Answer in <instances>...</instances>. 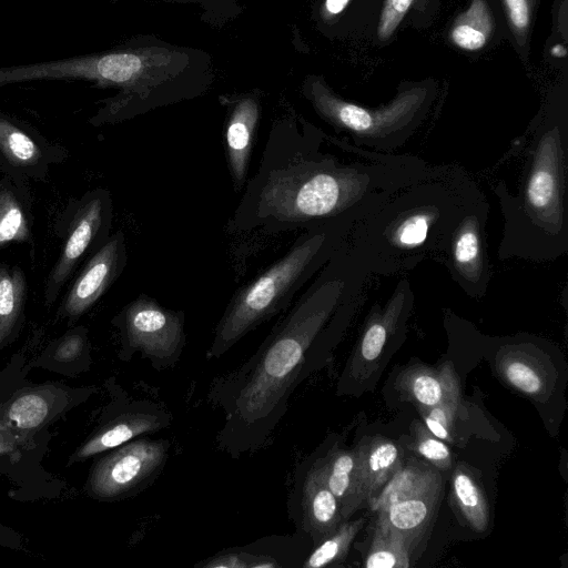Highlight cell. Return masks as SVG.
<instances>
[{
    "label": "cell",
    "mask_w": 568,
    "mask_h": 568,
    "mask_svg": "<svg viewBox=\"0 0 568 568\" xmlns=\"http://www.w3.org/2000/svg\"><path fill=\"white\" fill-rule=\"evenodd\" d=\"M324 136L317 130L270 134L229 230L273 235L338 219L359 221L434 168L416 155L353 144L355 158L341 159L321 150Z\"/></svg>",
    "instance_id": "1"
},
{
    "label": "cell",
    "mask_w": 568,
    "mask_h": 568,
    "mask_svg": "<svg viewBox=\"0 0 568 568\" xmlns=\"http://www.w3.org/2000/svg\"><path fill=\"white\" fill-rule=\"evenodd\" d=\"M346 240L256 352L212 382L207 398L224 416L216 445L231 457L257 452L270 442L317 351L344 328L333 317L336 310L364 292L371 274Z\"/></svg>",
    "instance_id": "2"
},
{
    "label": "cell",
    "mask_w": 568,
    "mask_h": 568,
    "mask_svg": "<svg viewBox=\"0 0 568 568\" xmlns=\"http://www.w3.org/2000/svg\"><path fill=\"white\" fill-rule=\"evenodd\" d=\"M481 194L462 168L435 165L359 220L348 248L371 275L412 271L428 256L438 260L460 215Z\"/></svg>",
    "instance_id": "3"
},
{
    "label": "cell",
    "mask_w": 568,
    "mask_h": 568,
    "mask_svg": "<svg viewBox=\"0 0 568 568\" xmlns=\"http://www.w3.org/2000/svg\"><path fill=\"white\" fill-rule=\"evenodd\" d=\"M516 193L494 187L504 219L498 258L552 262L568 252V125L562 112H548L529 131Z\"/></svg>",
    "instance_id": "4"
},
{
    "label": "cell",
    "mask_w": 568,
    "mask_h": 568,
    "mask_svg": "<svg viewBox=\"0 0 568 568\" xmlns=\"http://www.w3.org/2000/svg\"><path fill=\"white\" fill-rule=\"evenodd\" d=\"M357 222L345 217L306 229L282 257L237 290L216 324L206 357H222L242 337L290 306Z\"/></svg>",
    "instance_id": "5"
},
{
    "label": "cell",
    "mask_w": 568,
    "mask_h": 568,
    "mask_svg": "<svg viewBox=\"0 0 568 568\" xmlns=\"http://www.w3.org/2000/svg\"><path fill=\"white\" fill-rule=\"evenodd\" d=\"M308 97L317 113L336 131L346 133L353 145L389 153L402 148L424 121L434 92L428 85L403 89L387 104L367 108L346 101L320 82Z\"/></svg>",
    "instance_id": "6"
},
{
    "label": "cell",
    "mask_w": 568,
    "mask_h": 568,
    "mask_svg": "<svg viewBox=\"0 0 568 568\" xmlns=\"http://www.w3.org/2000/svg\"><path fill=\"white\" fill-rule=\"evenodd\" d=\"M443 491L440 474L430 465L410 460L369 501L376 521L402 535L414 548L426 535Z\"/></svg>",
    "instance_id": "7"
},
{
    "label": "cell",
    "mask_w": 568,
    "mask_h": 568,
    "mask_svg": "<svg viewBox=\"0 0 568 568\" xmlns=\"http://www.w3.org/2000/svg\"><path fill=\"white\" fill-rule=\"evenodd\" d=\"M184 323L183 311L166 308L149 295H139L119 317L121 357L129 361L140 353L158 371L174 366L186 343Z\"/></svg>",
    "instance_id": "8"
},
{
    "label": "cell",
    "mask_w": 568,
    "mask_h": 568,
    "mask_svg": "<svg viewBox=\"0 0 568 568\" xmlns=\"http://www.w3.org/2000/svg\"><path fill=\"white\" fill-rule=\"evenodd\" d=\"M171 443L168 439L134 438L101 458L92 469L89 488L101 499L136 495L162 473Z\"/></svg>",
    "instance_id": "9"
},
{
    "label": "cell",
    "mask_w": 568,
    "mask_h": 568,
    "mask_svg": "<svg viewBox=\"0 0 568 568\" xmlns=\"http://www.w3.org/2000/svg\"><path fill=\"white\" fill-rule=\"evenodd\" d=\"M489 204L483 193L469 203L452 230L438 257L452 280L470 298H483L491 278L486 242Z\"/></svg>",
    "instance_id": "10"
},
{
    "label": "cell",
    "mask_w": 568,
    "mask_h": 568,
    "mask_svg": "<svg viewBox=\"0 0 568 568\" xmlns=\"http://www.w3.org/2000/svg\"><path fill=\"white\" fill-rule=\"evenodd\" d=\"M171 413L150 399L122 398V405L78 449L75 457L84 459L111 450L142 435L170 426Z\"/></svg>",
    "instance_id": "11"
},
{
    "label": "cell",
    "mask_w": 568,
    "mask_h": 568,
    "mask_svg": "<svg viewBox=\"0 0 568 568\" xmlns=\"http://www.w3.org/2000/svg\"><path fill=\"white\" fill-rule=\"evenodd\" d=\"M142 60L133 53L64 60L44 64L0 70V83L42 77H80L104 82L126 84L142 72Z\"/></svg>",
    "instance_id": "12"
},
{
    "label": "cell",
    "mask_w": 568,
    "mask_h": 568,
    "mask_svg": "<svg viewBox=\"0 0 568 568\" xmlns=\"http://www.w3.org/2000/svg\"><path fill=\"white\" fill-rule=\"evenodd\" d=\"M287 505L298 530L305 532L314 545L334 532L344 520L338 499L313 462L296 478Z\"/></svg>",
    "instance_id": "13"
},
{
    "label": "cell",
    "mask_w": 568,
    "mask_h": 568,
    "mask_svg": "<svg viewBox=\"0 0 568 568\" xmlns=\"http://www.w3.org/2000/svg\"><path fill=\"white\" fill-rule=\"evenodd\" d=\"M414 292L408 278H400L384 305L374 303L368 313L354 359L375 362L386 344L404 329L414 305Z\"/></svg>",
    "instance_id": "14"
},
{
    "label": "cell",
    "mask_w": 568,
    "mask_h": 568,
    "mask_svg": "<svg viewBox=\"0 0 568 568\" xmlns=\"http://www.w3.org/2000/svg\"><path fill=\"white\" fill-rule=\"evenodd\" d=\"M260 118L258 103L247 97L235 102L225 121L224 153L233 189L240 193L246 182Z\"/></svg>",
    "instance_id": "15"
},
{
    "label": "cell",
    "mask_w": 568,
    "mask_h": 568,
    "mask_svg": "<svg viewBox=\"0 0 568 568\" xmlns=\"http://www.w3.org/2000/svg\"><path fill=\"white\" fill-rule=\"evenodd\" d=\"M313 464L338 499L344 520L368 503L357 446L353 449L335 447L316 458Z\"/></svg>",
    "instance_id": "16"
},
{
    "label": "cell",
    "mask_w": 568,
    "mask_h": 568,
    "mask_svg": "<svg viewBox=\"0 0 568 568\" xmlns=\"http://www.w3.org/2000/svg\"><path fill=\"white\" fill-rule=\"evenodd\" d=\"M125 262L124 236L118 232L93 256L78 280L67 303L68 312L80 314L91 306L121 273Z\"/></svg>",
    "instance_id": "17"
},
{
    "label": "cell",
    "mask_w": 568,
    "mask_h": 568,
    "mask_svg": "<svg viewBox=\"0 0 568 568\" xmlns=\"http://www.w3.org/2000/svg\"><path fill=\"white\" fill-rule=\"evenodd\" d=\"M396 387L418 409H428L447 400H462L459 379L450 363L438 368L410 366L398 375Z\"/></svg>",
    "instance_id": "18"
},
{
    "label": "cell",
    "mask_w": 568,
    "mask_h": 568,
    "mask_svg": "<svg viewBox=\"0 0 568 568\" xmlns=\"http://www.w3.org/2000/svg\"><path fill=\"white\" fill-rule=\"evenodd\" d=\"M296 536H271L243 547L224 549L199 562L201 568H286L295 566Z\"/></svg>",
    "instance_id": "19"
},
{
    "label": "cell",
    "mask_w": 568,
    "mask_h": 568,
    "mask_svg": "<svg viewBox=\"0 0 568 568\" xmlns=\"http://www.w3.org/2000/svg\"><path fill=\"white\" fill-rule=\"evenodd\" d=\"M357 447L364 487L369 503L404 464L403 452L395 442L384 437H367Z\"/></svg>",
    "instance_id": "20"
},
{
    "label": "cell",
    "mask_w": 568,
    "mask_h": 568,
    "mask_svg": "<svg viewBox=\"0 0 568 568\" xmlns=\"http://www.w3.org/2000/svg\"><path fill=\"white\" fill-rule=\"evenodd\" d=\"M495 30V20L486 0H471L469 7L455 20L450 32V41L457 48L476 52L490 40Z\"/></svg>",
    "instance_id": "21"
},
{
    "label": "cell",
    "mask_w": 568,
    "mask_h": 568,
    "mask_svg": "<svg viewBox=\"0 0 568 568\" xmlns=\"http://www.w3.org/2000/svg\"><path fill=\"white\" fill-rule=\"evenodd\" d=\"M452 493L466 523L477 532L485 531L489 523L487 500L474 475L462 464L455 468Z\"/></svg>",
    "instance_id": "22"
},
{
    "label": "cell",
    "mask_w": 568,
    "mask_h": 568,
    "mask_svg": "<svg viewBox=\"0 0 568 568\" xmlns=\"http://www.w3.org/2000/svg\"><path fill=\"white\" fill-rule=\"evenodd\" d=\"M108 209H110L109 199L102 195H98L88 203L85 211L67 242L63 258L57 270L55 280H62L72 264L87 250L94 235L102 227L104 213Z\"/></svg>",
    "instance_id": "23"
},
{
    "label": "cell",
    "mask_w": 568,
    "mask_h": 568,
    "mask_svg": "<svg viewBox=\"0 0 568 568\" xmlns=\"http://www.w3.org/2000/svg\"><path fill=\"white\" fill-rule=\"evenodd\" d=\"M415 548L399 534L375 521L372 541L365 555L367 568H407Z\"/></svg>",
    "instance_id": "24"
},
{
    "label": "cell",
    "mask_w": 568,
    "mask_h": 568,
    "mask_svg": "<svg viewBox=\"0 0 568 568\" xmlns=\"http://www.w3.org/2000/svg\"><path fill=\"white\" fill-rule=\"evenodd\" d=\"M364 523V518L353 521L343 520L334 532L314 545L301 567L323 568L341 562L346 557L352 541Z\"/></svg>",
    "instance_id": "25"
},
{
    "label": "cell",
    "mask_w": 568,
    "mask_h": 568,
    "mask_svg": "<svg viewBox=\"0 0 568 568\" xmlns=\"http://www.w3.org/2000/svg\"><path fill=\"white\" fill-rule=\"evenodd\" d=\"M53 393L30 390L19 396L8 409V417L17 427L32 429L41 426L51 415Z\"/></svg>",
    "instance_id": "26"
},
{
    "label": "cell",
    "mask_w": 568,
    "mask_h": 568,
    "mask_svg": "<svg viewBox=\"0 0 568 568\" xmlns=\"http://www.w3.org/2000/svg\"><path fill=\"white\" fill-rule=\"evenodd\" d=\"M500 372L506 381L520 392L537 397L546 388V379L539 368L524 355L510 351L501 356Z\"/></svg>",
    "instance_id": "27"
},
{
    "label": "cell",
    "mask_w": 568,
    "mask_h": 568,
    "mask_svg": "<svg viewBox=\"0 0 568 568\" xmlns=\"http://www.w3.org/2000/svg\"><path fill=\"white\" fill-rule=\"evenodd\" d=\"M412 446L419 456L437 468H450L452 454L448 446L418 420H414L412 424Z\"/></svg>",
    "instance_id": "28"
},
{
    "label": "cell",
    "mask_w": 568,
    "mask_h": 568,
    "mask_svg": "<svg viewBox=\"0 0 568 568\" xmlns=\"http://www.w3.org/2000/svg\"><path fill=\"white\" fill-rule=\"evenodd\" d=\"M462 400H447L428 409H419L426 428L445 443L455 442V426Z\"/></svg>",
    "instance_id": "29"
},
{
    "label": "cell",
    "mask_w": 568,
    "mask_h": 568,
    "mask_svg": "<svg viewBox=\"0 0 568 568\" xmlns=\"http://www.w3.org/2000/svg\"><path fill=\"white\" fill-rule=\"evenodd\" d=\"M0 141L16 160L28 162L38 154L37 145L23 132L0 119Z\"/></svg>",
    "instance_id": "30"
},
{
    "label": "cell",
    "mask_w": 568,
    "mask_h": 568,
    "mask_svg": "<svg viewBox=\"0 0 568 568\" xmlns=\"http://www.w3.org/2000/svg\"><path fill=\"white\" fill-rule=\"evenodd\" d=\"M416 0H384L377 24V36L388 40L399 27Z\"/></svg>",
    "instance_id": "31"
},
{
    "label": "cell",
    "mask_w": 568,
    "mask_h": 568,
    "mask_svg": "<svg viewBox=\"0 0 568 568\" xmlns=\"http://www.w3.org/2000/svg\"><path fill=\"white\" fill-rule=\"evenodd\" d=\"M18 291L9 277L0 278V343L8 335L18 312Z\"/></svg>",
    "instance_id": "32"
},
{
    "label": "cell",
    "mask_w": 568,
    "mask_h": 568,
    "mask_svg": "<svg viewBox=\"0 0 568 568\" xmlns=\"http://www.w3.org/2000/svg\"><path fill=\"white\" fill-rule=\"evenodd\" d=\"M507 21L518 39L524 38L531 23V0H501Z\"/></svg>",
    "instance_id": "33"
},
{
    "label": "cell",
    "mask_w": 568,
    "mask_h": 568,
    "mask_svg": "<svg viewBox=\"0 0 568 568\" xmlns=\"http://www.w3.org/2000/svg\"><path fill=\"white\" fill-rule=\"evenodd\" d=\"M24 230V220L19 207L10 205L0 216V243L17 239Z\"/></svg>",
    "instance_id": "34"
},
{
    "label": "cell",
    "mask_w": 568,
    "mask_h": 568,
    "mask_svg": "<svg viewBox=\"0 0 568 568\" xmlns=\"http://www.w3.org/2000/svg\"><path fill=\"white\" fill-rule=\"evenodd\" d=\"M83 349V338L71 336L64 339L55 349L54 358L58 362L68 363L77 359Z\"/></svg>",
    "instance_id": "35"
},
{
    "label": "cell",
    "mask_w": 568,
    "mask_h": 568,
    "mask_svg": "<svg viewBox=\"0 0 568 568\" xmlns=\"http://www.w3.org/2000/svg\"><path fill=\"white\" fill-rule=\"evenodd\" d=\"M352 0H325V10L331 16L343 12Z\"/></svg>",
    "instance_id": "36"
},
{
    "label": "cell",
    "mask_w": 568,
    "mask_h": 568,
    "mask_svg": "<svg viewBox=\"0 0 568 568\" xmlns=\"http://www.w3.org/2000/svg\"><path fill=\"white\" fill-rule=\"evenodd\" d=\"M550 53L554 55V57H557V58H561V57H565L566 55V49L564 45L561 44H556L552 47V49L550 50Z\"/></svg>",
    "instance_id": "37"
}]
</instances>
